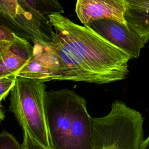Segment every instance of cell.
<instances>
[{"label":"cell","mask_w":149,"mask_h":149,"mask_svg":"<svg viewBox=\"0 0 149 149\" xmlns=\"http://www.w3.org/2000/svg\"><path fill=\"white\" fill-rule=\"evenodd\" d=\"M48 19L55 29L49 45L59 63L56 80L101 84L127 77L129 55L62 14L51 15Z\"/></svg>","instance_id":"6da1fadb"},{"label":"cell","mask_w":149,"mask_h":149,"mask_svg":"<svg viewBox=\"0 0 149 149\" xmlns=\"http://www.w3.org/2000/svg\"><path fill=\"white\" fill-rule=\"evenodd\" d=\"M143 122L140 112L115 101L107 115L91 118L93 149H139Z\"/></svg>","instance_id":"7a4b0ae2"},{"label":"cell","mask_w":149,"mask_h":149,"mask_svg":"<svg viewBox=\"0 0 149 149\" xmlns=\"http://www.w3.org/2000/svg\"><path fill=\"white\" fill-rule=\"evenodd\" d=\"M45 82L17 77L10 91L9 110L32 139L52 149L48 126Z\"/></svg>","instance_id":"3957f363"},{"label":"cell","mask_w":149,"mask_h":149,"mask_svg":"<svg viewBox=\"0 0 149 149\" xmlns=\"http://www.w3.org/2000/svg\"><path fill=\"white\" fill-rule=\"evenodd\" d=\"M87 101L68 88L47 91L45 106L52 149H67L74 120Z\"/></svg>","instance_id":"277c9868"},{"label":"cell","mask_w":149,"mask_h":149,"mask_svg":"<svg viewBox=\"0 0 149 149\" xmlns=\"http://www.w3.org/2000/svg\"><path fill=\"white\" fill-rule=\"evenodd\" d=\"M0 26L33 45L52 41L54 31L48 18L30 10L22 0H0Z\"/></svg>","instance_id":"5b68a950"},{"label":"cell","mask_w":149,"mask_h":149,"mask_svg":"<svg viewBox=\"0 0 149 149\" xmlns=\"http://www.w3.org/2000/svg\"><path fill=\"white\" fill-rule=\"evenodd\" d=\"M107 41L127 54L132 58L139 56L146 44L127 24L112 20L94 21L86 25Z\"/></svg>","instance_id":"8992f818"},{"label":"cell","mask_w":149,"mask_h":149,"mask_svg":"<svg viewBox=\"0 0 149 149\" xmlns=\"http://www.w3.org/2000/svg\"><path fill=\"white\" fill-rule=\"evenodd\" d=\"M126 5V0H78L75 12L84 26L101 20L127 24L125 17Z\"/></svg>","instance_id":"52a82bcc"},{"label":"cell","mask_w":149,"mask_h":149,"mask_svg":"<svg viewBox=\"0 0 149 149\" xmlns=\"http://www.w3.org/2000/svg\"><path fill=\"white\" fill-rule=\"evenodd\" d=\"M33 47L32 57L15 75L42 82L55 80L58 75L59 63L49 44H37Z\"/></svg>","instance_id":"ba28073f"},{"label":"cell","mask_w":149,"mask_h":149,"mask_svg":"<svg viewBox=\"0 0 149 149\" xmlns=\"http://www.w3.org/2000/svg\"><path fill=\"white\" fill-rule=\"evenodd\" d=\"M33 51V45L26 40L15 42L0 59V78L15 74L30 59Z\"/></svg>","instance_id":"9c48e42d"},{"label":"cell","mask_w":149,"mask_h":149,"mask_svg":"<svg viewBox=\"0 0 149 149\" xmlns=\"http://www.w3.org/2000/svg\"><path fill=\"white\" fill-rule=\"evenodd\" d=\"M127 25L147 43L149 40V0H126Z\"/></svg>","instance_id":"30bf717a"},{"label":"cell","mask_w":149,"mask_h":149,"mask_svg":"<svg viewBox=\"0 0 149 149\" xmlns=\"http://www.w3.org/2000/svg\"><path fill=\"white\" fill-rule=\"evenodd\" d=\"M25 6L33 12L48 18L54 14H62L64 12L62 6L55 0H23Z\"/></svg>","instance_id":"8fae6325"},{"label":"cell","mask_w":149,"mask_h":149,"mask_svg":"<svg viewBox=\"0 0 149 149\" xmlns=\"http://www.w3.org/2000/svg\"><path fill=\"white\" fill-rule=\"evenodd\" d=\"M0 149H23L15 137L6 131L0 133Z\"/></svg>","instance_id":"7c38bea8"},{"label":"cell","mask_w":149,"mask_h":149,"mask_svg":"<svg viewBox=\"0 0 149 149\" xmlns=\"http://www.w3.org/2000/svg\"><path fill=\"white\" fill-rule=\"evenodd\" d=\"M16 78L15 74L0 78V101L3 100L12 91L15 85Z\"/></svg>","instance_id":"4fadbf2b"},{"label":"cell","mask_w":149,"mask_h":149,"mask_svg":"<svg viewBox=\"0 0 149 149\" xmlns=\"http://www.w3.org/2000/svg\"><path fill=\"white\" fill-rule=\"evenodd\" d=\"M22 145L23 149H47L32 139L25 132H23V140Z\"/></svg>","instance_id":"5bb4252c"},{"label":"cell","mask_w":149,"mask_h":149,"mask_svg":"<svg viewBox=\"0 0 149 149\" xmlns=\"http://www.w3.org/2000/svg\"><path fill=\"white\" fill-rule=\"evenodd\" d=\"M24 39L16 36L12 32H10L9 30H8L7 29L0 26V42L19 41H22Z\"/></svg>","instance_id":"9a60e30c"},{"label":"cell","mask_w":149,"mask_h":149,"mask_svg":"<svg viewBox=\"0 0 149 149\" xmlns=\"http://www.w3.org/2000/svg\"><path fill=\"white\" fill-rule=\"evenodd\" d=\"M15 42L16 41L0 42V59L3 56V55L11 48V47Z\"/></svg>","instance_id":"2e32d148"},{"label":"cell","mask_w":149,"mask_h":149,"mask_svg":"<svg viewBox=\"0 0 149 149\" xmlns=\"http://www.w3.org/2000/svg\"><path fill=\"white\" fill-rule=\"evenodd\" d=\"M139 149H149V135L141 141Z\"/></svg>","instance_id":"e0dca14e"},{"label":"cell","mask_w":149,"mask_h":149,"mask_svg":"<svg viewBox=\"0 0 149 149\" xmlns=\"http://www.w3.org/2000/svg\"><path fill=\"white\" fill-rule=\"evenodd\" d=\"M1 102L0 101V121L3 120L5 118V113L2 109V105H1Z\"/></svg>","instance_id":"ac0fdd59"}]
</instances>
